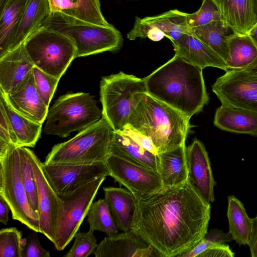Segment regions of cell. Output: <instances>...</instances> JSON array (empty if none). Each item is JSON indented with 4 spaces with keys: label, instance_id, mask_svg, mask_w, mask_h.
<instances>
[{
    "label": "cell",
    "instance_id": "ee69618b",
    "mask_svg": "<svg viewBox=\"0 0 257 257\" xmlns=\"http://www.w3.org/2000/svg\"><path fill=\"white\" fill-rule=\"evenodd\" d=\"M252 220L253 227L248 246L251 256L257 257V217L252 218Z\"/></svg>",
    "mask_w": 257,
    "mask_h": 257
},
{
    "label": "cell",
    "instance_id": "1f68e13d",
    "mask_svg": "<svg viewBox=\"0 0 257 257\" xmlns=\"http://www.w3.org/2000/svg\"><path fill=\"white\" fill-rule=\"evenodd\" d=\"M257 59V45L248 34L236 33L229 41L228 69H245Z\"/></svg>",
    "mask_w": 257,
    "mask_h": 257
},
{
    "label": "cell",
    "instance_id": "277c9868",
    "mask_svg": "<svg viewBox=\"0 0 257 257\" xmlns=\"http://www.w3.org/2000/svg\"><path fill=\"white\" fill-rule=\"evenodd\" d=\"M113 131L102 116L73 138L54 146L43 163L84 165L105 162Z\"/></svg>",
    "mask_w": 257,
    "mask_h": 257
},
{
    "label": "cell",
    "instance_id": "ab89813d",
    "mask_svg": "<svg viewBox=\"0 0 257 257\" xmlns=\"http://www.w3.org/2000/svg\"><path fill=\"white\" fill-rule=\"evenodd\" d=\"M12 146L17 145V141L5 109L0 103V155L4 154Z\"/></svg>",
    "mask_w": 257,
    "mask_h": 257
},
{
    "label": "cell",
    "instance_id": "e575fe53",
    "mask_svg": "<svg viewBox=\"0 0 257 257\" xmlns=\"http://www.w3.org/2000/svg\"><path fill=\"white\" fill-rule=\"evenodd\" d=\"M22 232L16 227L1 229L0 231V256L23 257L25 244L22 238Z\"/></svg>",
    "mask_w": 257,
    "mask_h": 257
},
{
    "label": "cell",
    "instance_id": "8fae6325",
    "mask_svg": "<svg viewBox=\"0 0 257 257\" xmlns=\"http://www.w3.org/2000/svg\"><path fill=\"white\" fill-rule=\"evenodd\" d=\"M221 104L257 113V72L228 69L212 86Z\"/></svg>",
    "mask_w": 257,
    "mask_h": 257
},
{
    "label": "cell",
    "instance_id": "4dcf8cb0",
    "mask_svg": "<svg viewBox=\"0 0 257 257\" xmlns=\"http://www.w3.org/2000/svg\"><path fill=\"white\" fill-rule=\"evenodd\" d=\"M227 217L229 233L233 240L240 245H248L253 220L248 216L242 203L234 195L228 197Z\"/></svg>",
    "mask_w": 257,
    "mask_h": 257
},
{
    "label": "cell",
    "instance_id": "9c48e42d",
    "mask_svg": "<svg viewBox=\"0 0 257 257\" xmlns=\"http://www.w3.org/2000/svg\"><path fill=\"white\" fill-rule=\"evenodd\" d=\"M105 178H97L73 192L57 193L60 209L53 243L57 250H63L72 241L87 216L89 207Z\"/></svg>",
    "mask_w": 257,
    "mask_h": 257
},
{
    "label": "cell",
    "instance_id": "d4e9b609",
    "mask_svg": "<svg viewBox=\"0 0 257 257\" xmlns=\"http://www.w3.org/2000/svg\"><path fill=\"white\" fill-rule=\"evenodd\" d=\"M114 221L118 230H131L136 209V198L128 189L115 187L103 188Z\"/></svg>",
    "mask_w": 257,
    "mask_h": 257
},
{
    "label": "cell",
    "instance_id": "74e56055",
    "mask_svg": "<svg viewBox=\"0 0 257 257\" xmlns=\"http://www.w3.org/2000/svg\"><path fill=\"white\" fill-rule=\"evenodd\" d=\"M32 73L37 90L47 106H49L60 79L50 75L36 66Z\"/></svg>",
    "mask_w": 257,
    "mask_h": 257
},
{
    "label": "cell",
    "instance_id": "60d3db41",
    "mask_svg": "<svg viewBox=\"0 0 257 257\" xmlns=\"http://www.w3.org/2000/svg\"><path fill=\"white\" fill-rule=\"evenodd\" d=\"M50 252L44 248L38 239L37 232L30 233L23 247V257H50Z\"/></svg>",
    "mask_w": 257,
    "mask_h": 257
},
{
    "label": "cell",
    "instance_id": "d6986e66",
    "mask_svg": "<svg viewBox=\"0 0 257 257\" xmlns=\"http://www.w3.org/2000/svg\"><path fill=\"white\" fill-rule=\"evenodd\" d=\"M5 94L12 107L22 115L42 124L46 119L48 107L37 90L32 70L13 92Z\"/></svg>",
    "mask_w": 257,
    "mask_h": 257
},
{
    "label": "cell",
    "instance_id": "ba28073f",
    "mask_svg": "<svg viewBox=\"0 0 257 257\" xmlns=\"http://www.w3.org/2000/svg\"><path fill=\"white\" fill-rule=\"evenodd\" d=\"M0 196L8 204L13 219L41 233L39 214L31 207L23 184L18 146L0 155Z\"/></svg>",
    "mask_w": 257,
    "mask_h": 257
},
{
    "label": "cell",
    "instance_id": "e0dca14e",
    "mask_svg": "<svg viewBox=\"0 0 257 257\" xmlns=\"http://www.w3.org/2000/svg\"><path fill=\"white\" fill-rule=\"evenodd\" d=\"M188 180L207 202L215 201L214 187L216 184L208 153L203 144L195 139L186 147Z\"/></svg>",
    "mask_w": 257,
    "mask_h": 257
},
{
    "label": "cell",
    "instance_id": "cb8c5ba5",
    "mask_svg": "<svg viewBox=\"0 0 257 257\" xmlns=\"http://www.w3.org/2000/svg\"><path fill=\"white\" fill-rule=\"evenodd\" d=\"M213 123L228 132L257 137V113L221 104L215 112Z\"/></svg>",
    "mask_w": 257,
    "mask_h": 257
},
{
    "label": "cell",
    "instance_id": "8992f818",
    "mask_svg": "<svg viewBox=\"0 0 257 257\" xmlns=\"http://www.w3.org/2000/svg\"><path fill=\"white\" fill-rule=\"evenodd\" d=\"M93 96L88 93H68L55 101L48 109L44 133L66 138L81 132L102 116Z\"/></svg>",
    "mask_w": 257,
    "mask_h": 257
},
{
    "label": "cell",
    "instance_id": "b9f144b4",
    "mask_svg": "<svg viewBox=\"0 0 257 257\" xmlns=\"http://www.w3.org/2000/svg\"><path fill=\"white\" fill-rule=\"evenodd\" d=\"M234 253L225 244L214 245L200 254L198 257H233Z\"/></svg>",
    "mask_w": 257,
    "mask_h": 257
},
{
    "label": "cell",
    "instance_id": "f6af8a7d",
    "mask_svg": "<svg viewBox=\"0 0 257 257\" xmlns=\"http://www.w3.org/2000/svg\"><path fill=\"white\" fill-rule=\"evenodd\" d=\"M10 208L5 200L0 196V221L5 225H6L9 221V213Z\"/></svg>",
    "mask_w": 257,
    "mask_h": 257
},
{
    "label": "cell",
    "instance_id": "484cf974",
    "mask_svg": "<svg viewBox=\"0 0 257 257\" xmlns=\"http://www.w3.org/2000/svg\"><path fill=\"white\" fill-rule=\"evenodd\" d=\"M50 14L49 0H29L17 28L10 52L24 43L32 34L42 27Z\"/></svg>",
    "mask_w": 257,
    "mask_h": 257
},
{
    "label": "cell",
    "instance_id": "52a82bcc",
    "mask_svg": "<svg viewBox=\"0 0 257 257\" xmlns=\"http://www.w3.org/2000/svg\"><path fill=\"white\" fill-rule=\"evenodd\" d=\"M35 66L60 79L76 58L73 41L64 34L46 26L36 30L24 42Z\"/></svg>",
    "mask_w": 257,
    "mask_h": 257
},
{
    "label": "cell",
    "instance_id": "ffe728a7",
    "mask_svg": "<svg viewBox=\"0 0 257 257\" xmlns=\"http://www.w3.org/2000/svg\"><path fill=\"white\" fill-rule=\"evenodd\" d=\"M34 67L24 43L0 58V90L6 94L11 93Z\"/></svg>",
    "mask_w": 257,
    "mask_h": 257
},
{
    "label": "cell",
    "instance_id": "7dc6e473",
    "mask_svg": "<svg viewBox=\"0 0 257 257\" xmlns=\"http://www.w3.org/2000/svg\"><path fill=\"white\" fill-rule=\"evenodd\" d=\"M255 25L257 24V0H250Z\"/></svg>",
    "mask_w": 257,
    "mask_h": 257
},
{
    "label": "cell",
    "instance_id": "7a4b0ae2",
    "mask_svg": "<svg viewBox=\"0 0 257 257\" xmlns=\"http://www.w3.org/2000/svg\"><path fill=\"white\" fill-rule=\"evenodd\" d=\"M202 70L175 54L144 78L147 92L190 119L209 101Z\"/></svg>",
    "mask_w": 257,
    "mask_h": 257
},
{
    "label": "cell",
    "instance_id": "30bf717a",
    "mask_svg": "<svg viewBox=\"0 0 257 257\" xmlns=\"http://www.w3.org/2000/svg\"><path fill=\"white\" fill-rule=\"evenodd\" d=\"M43 26L53 28L69 37L76 48V58L106 51L118 52L122 46L120 32L112 25L66 24L47 22Z\"/></svg>",
    "mask_w": 257,
    "mask_h": 257
},
{
    "label": "cell",
    "instance_id": "7bdbcfd3",
    "mask_svg": "<svg viewBox=\"0 0 257 257\" xmlns=\"http://www.w3.org/2000/svg\"><path fill=\"white\" fill-rule=\"evenodd\" d=\"M123 131H124L140 146L155 155L158 154L157 150L149 138L129 128L127 126H126Z\"/></svg>",
    "mask_w": 257,
    "mask_h": 257
},
{
    "label": "cell",
    "instance_id": "5bb4252c",
    "mask_svg": "<svg viewBox=\"0 0 257 257\" xmlns=\"http://www.w3.org/2000/svg\"><path fill=\"white\" fill-rule=\"evenodd\" d=\"M45 174L57 194L73 192L101 177L110 176L105 162L90 164H49L43 163Z\"/></svg>",
    "mask_w": 257,
    "mask_h": 257
},
{
    "label": "cell",
    "instance_id": "4316f807",
    "mask_svg": "<svg viewBox=\"0 0 257 257\" xmlns=\"http://www.w3.org/2000/svg\"><path fill=\"white\" fill-rule=\"evenodd\" d=\"M223 22L237 34H248L255 25L250 0H213Z\"/></svg>",
    "mask_w": 257,
    "mask_h": 257
},
{
    "label": "cell",
    "instance_id": "c3c4849f",
    "mask_svg": "<svg viewBox=\"0 0 257 257\" xmlns=\"http://www.w3.org/2000/svg\"><path fill=\"white\" fill-rule=\"evenodd\" d=\"M245 69L257 72V59Z\"/></svg>",
    "mask_w": 257,
    "mask_h": 257
},
{
    "label": "cell",
    "instance_id": "f1b7e54d",
    "mask_svg": "<svg viewBox=\"0 0 257 257\" xmlns=\"http://www.w3.org/2000/svg\"><path fill=\"white\" fill-rule=\"evenodd\" d=\"M190 32L226 62L229 54V41L236 34L232 28L221 20L192 28Z\"/></svg>",
    "mask_w": 257,
    "mask_h": 257
},
{
    "label": "cell",
    "instance_id": "6da1fadb",
    "mask_svg": "<svg viewBox=\"0 0 257 257\" xmlns=\"http://www.w3.org/2000/svg\"><path fill=\"white\" fill-rule=\"evenodd\" d=\"M210 203L189 180L136 199L131 230L157 256L179 257L197 245L208 231Z\"/></svg>",
    "mask_w": 257,
    "mask_h": 257
},
{
    "label": "cell",
    "instance_id": "83f0119b",
    "mask_svg": "<svg viewBox=\"0 0 257 257\" xmlns=\"http://www.w3.org/2000/svg\"><path fill=\"white\" fill-rule=\"evenodd\" d=\"M29 0H0V58L10 52Z\"/></svg>",
    "mask_w": 257,
    "mask_h": 257
},
{
    "label": "cell",
    "instance_id": "9a60e30c",
    "mask_svg": "<svg viewBox=\"0 0 257 257\" xmlns=\"http://www.w3.org/2000/svg\"><path fill=\"white\" fill-rule=\"evenodd\" d=\"M30 154L37 186L40 229L53 243L58 221L59 199L45 174L43 163L32 151Z\"/></svg>",
    "mask_w": 257,
    "mask_h": 257
},
{
    "label": "cell",
    "instance_id": "f35d334b",
    "mask_svg": "<svg viewBox=\"0 0 257 257\" xmlns=\"http://www.w3.org/2000/svg\"><path fill=\"white\" fill-rule=\"evenodd\" d=\"M232 240L229 232H224L220 229H212L207 231L202 240L193 248L179 257H198L204 251L214 245L230 242Z\"/></svg>",
    "mask_w": 257,
    "mask_h": 257
},
{
    "label": "cell",
    "instance_id": "d590c367",
    "mask_svg": "<svg viewBox=\"0 0 257 257\" xmlns=\"http://www.w3.org/2000/svg\"><path fill=\"white\" fill-rule=\"evenodd\" d=\"M221 20L223 21L221 14L213 0H202L201 6L197 12L187 13V21L190 29Z\"/></svg>",
    "mask_w": 257,
    "mask_h": 257
},
{
    "label": "cell",
    "instance_id": "836d02e7",
    "mask_svg": "<svg viewBox=\"0 0 257 257\" xmlns=\"http://www.w3.org/2000/svg\"><path fill=\"white\" fill-rule=\"evenodd\" d=\"M19 149L22 178L29 203L33 210L38 213L37 186L30 157L31 150L26 147H19Z\"/></svg>",
    "mask_w": 257,
    "mask_h": 257
},
{
    "label": "cell",
    "instance_id": "bcb514c9",
    "mask_svg": "<svg viewBox=\"0 0 257 257\" xmlns=\"http://www.w3.org/2000/svg\"><path fill=\"white\" fill-rule=\"evenodd\" d=\"M248 34L257 45V24L251 29Z\"/></svg>",
    "mask_w": 257,
    "mask_h": 257
},
{
    "label": "cell",
    "instance_id": "7402d4cb",
    "mask_svg": "<svg viewBox=\"0 0 257 257\" xmlns=\"http://www.w3.org/2000/svg\"><path fill=\"white\" fill-rule=\"evenodd\" d=\"M109 155L118 157L159 173L158 154L155 155L140 146L124 131H113Z\"/></svg>",
    "mask_w": 257,
    "mask_h": 257
},
{
    "label": "cell",
    "instance_id": "603a6c76",
    "mask_svg": "<svg viewBox=\"0 0 257 257\" xmlns=\"http://www.w3.org/2000/svg\"><path fill=\"white\" fill-rule=\"evenodd\" d=\"M159 174L164 188L180 186L188 181L185 144L158 153Z\"/></svg>",
    "mask_w": 257,
    "mask_h": 257
},
{
    "label": "cell",
    "instance_id": "681fc988",
    "mask_svg": "<svg viewBox=\"0 0 257 257\" xmlns=\"http://www.w3.org/2000/svg\"><path fill=\"white\" fill-rule=\"evenodd\" d=\"M256 217H257V216H256Z\"/></svg>",
    "mask_w": 257,
    "mask_h": 257
},
{
    "label": "cell",
    "instance_id": "7c38bea8",
    "mask_svg": "<svg viewBox=\"0 0 257 257\" xmlns=\"http://www.w3.org/2000/svg\"><path fill=\"white\" fill-rule=\"evenodd\" d=\"M105 162L110 176L125 187L136 199L163 188L157 172L112 155H109Z\"/></svg>",
    "mask_w": 257,
    "mask_h": 257
},
{
    "label": "cell",
    "instance_id": "44dd1931",
    "mask_svg": "<svg viewBox=\"0 0 257 257\" xmlns=\"http://www.w3.org/2000/svg\"><path fill=\"white\" fill-rule=\"evenodd\" d=\"M172 43L175 54L194 66L202 69L211 67L228 70L225 61L191 32Z\"/></svg>",
    "mask_w": 257,
    "mask_h": 257
},
{
    "label": "cell",
    "instance_id": "2e32d148",
    "mask_svg": "<svg viewBox=\"0 0 257 257\" xmlns=\"http://www.w3.org/2000/svg\"><path fill=\"white\" fill-rule=\"evenodd\" d=\"M49 2L51 14L45 22L110 25L102 14L99 0H49Z\"/></svg>",
    "mask_w": 257,
    "mask_h": 257
},
{
    "label": "cell",
    "instance_id": "4fadbf2b",
    "mask_svg": "<svg viewBox=\"0 0 257 257\" xmlns=\"http://www.w3.org/2000/svg\"><path fill=\"white\" fill-rule=\"evenodd\" d=\"M190 32L187 13L173 10L143 19L136 17L134 26L127 37L130 40L137 38H148L153 41H159L166 37L174 42Z\"/></svg>",
    "mask_w": 257,
    "mask_h": 257
},
{
    "label": "cell",
    "instance_id": "8d00e7d4",
    "mask_svg": "<svg viewBox=\"0 0 257 257\" xmlns=\"http://www.w3.org/2000/svg\"><path fill=\"white\" fill-rule=\"evenodd\" d=\"M73 244L64 257H88L94 254L98 246L97 239L93 231L87 232L79 230L74 235Z\"/></svg>",
    "mask_w": 257,
    "mask_h": 257
},
{
    "label": "cell",
    "instance_id": "f546056e",
    "mask_svg": "<svg viewBox=\"0 0 257 257\" xmlns=\"http://www.w3.org/2000/svg\"><path fill=\"white\" fill-rule=\"evenodd\" d=\"M0 103L3 106L15 135L18 146L34 148L41 137L42 124L32 120L16 111L1 90Z\"/></svg>",
    "mask_w": 257,
    "mask_h": 257
},
{
    "label": "cell",
    "instance_id": "3957f363",
    "mask_svg": "<svg viewBox=\"0 0 257 257\" xmlns=\"http://www.w3.org/2000/svg\"><path fill=\"white\" fill-rule=\"evenodd\" d=\"M189 120L146 93L130 115L126 126L149 138L160 153L185 144Z\"/></svg>",
    "mask_w": 257,
    "mask_h": 257
},
{
    "label": "cell",
    "instance_id": "ac0fdd59",
    "mask_svg": "<svg viewBox=\"0 0 257 257\" xmlns=\"http://www.w3.org/2000/svg\"><path fill=\"white\" fill-rule=\"evenodd\" d=\"M96 257H153L152 247L139 235L130 230L109 235L98 244Z\"/></svg>",
    "mask_w": 257,
    "mask_h": 257
},
{
    "label": "cell",
    "instance_id": "d6a6232c",
    "mask_svg": "<svg viewBox=\"0 0 257 257\" xmlns=\"http://www.w3.org/2000/svg\"><path fill=\"white\" fill-rule=\"evenodd\" d=\"M87 217V221L89 225V230L101 231L108 236L118 233V229L104 198L92 202Z\"/></svg>",
    "mask_w": 257,
    "mask_h": 257
},
{
    "label": "cell",
    "instance_id": "5b68a950",
    "mask_svg": "<svg viewBox=\"0 0 257 257\" xmlns=\"http://www.w3.org/2000/svg\"><path fill=\"white\" fill-rule=\"evenodd\" d=\"M146 93L144 78L121 71L101 78L102 116L114 131H122L126 127L130 115Z\"/></svg>",
    "mask_w": 257,
    "mask_h": 257
}]
</instances>
